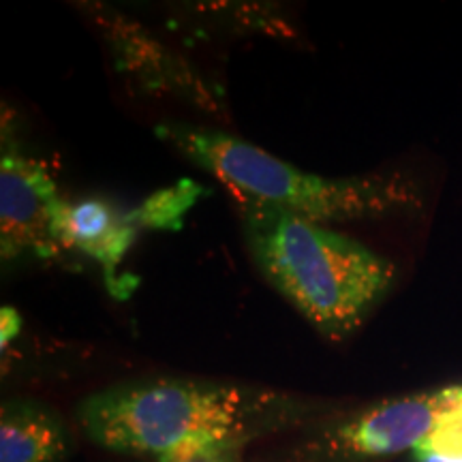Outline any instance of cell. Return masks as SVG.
<instances>
[{"instance_id": "6", "label": "cell", "mask_w": 462, "mask_h": 462, "mask_svg": "<svg viewBox=\"0 0 462 462\" xmlns=\"http://www.w3.org/2000/svg\"><path fill=\"white\" fill-rule=\"evenodd\" d=\"M135 223L129 212H120L109 201L90 198L62 204L60 221H58V240L62 248H78L79 253L101 263L109 291L116 296L131 293L133 282L120 279L118 268L123 263L137 236Z\"/></svg>"}, {"instance_id": "11", "label": "cell", "mask_w": 462, "mask_h": 462, "mask_svg": "<svg viewBox=\"0 0 462 462\" xmlns=\"http://www.w3.org/2000/svg\"><path fill=\"white\" fill-rule=\"evenodd\" d=\"M193 462H238V458H236V452H231V454L218 456V458H204V460H193Z\"/></svg>"}, {"instance_id": "1", "label": "cell", "mask_w": 462, "mask_h": 462, "mask_svg": "<svg viewBox=\"0 0 462 462\" xmlns=\"http://www.w3.org/2000/svg\"><path fill=\"white\" fill-rule=\"evenodd\" d=\"M268 396L198 381L157 379L86 398L79 420L92 441L157 462H193L238 452Z\"/></svg>"}, {"instance_id": "9", "label": "cell", "mask_w": 462, "mask_h": 462, "mask_svg": "<svg viewBox=\"0 0 462 462\" xmlns=\"http://www.w3.org/2000/svg\"><path fill=\"white\" fill-rule=\"evenodd\" d=\"M415 462H462V415L411 449Z\"/></svg>"}, {"instance_id": "10", "label": "cell", "mask_w": 462, "mask_h": 462, "mask_svg": "<svg viewBox=\"0 0 462 462\" xmlns=\"http://www.w3.org/2000/svg\"><path fill=\"white\" fill-rule=\"evenodd\" d=\"M22 330V317L11 306H3L0 310V349H7L14 338Z\"/></svg>"}, {"instance_id": "2", "label": "cell", "mask_w": 462, "mask_h": 462, "mask_svg": "<svg viewBox=\"0 0 462 462\" xmlns=\"http://www.w3.org/2000/svg\"><path fill=\"white\" fill-rule=\"evenodd\" d=\"M238 204L259 270L323 337H349L390 289L392 265L360 242L276 208Z\"/></svg>"}, {"instance_id": "8", "label": "cell", "mask_w": 462, "mask_h": 462, "mask_svg": "<svg viewBox=\"0 0 462 462\" xmlns=\"http://www.w3.org/2000/svg\"><path fill=\"white\" fill-rule=\"evenodd\" d=\"M204 189L198 182L182 178L171 187H165L142 201L140 206L129 210L131 221L137 229H170L182 227V218L193 208Z\"/></svg>"}, {"instance_id": "4", "label": "cell", "mask_w": 462, "mask_h": 462, "mask_svg": "<svg viewBox=\"0 0 462 462\" xmlns=\"http://www.w3.org/2000/svg\"><path fill=\"white\" fill-rule=\"evenodd\" d=\"M62 201L45 167L14 148L0 159V248L3 259L54 257L60 251Z\"/></svg>"}, {"instance_id": "5", "label": "cell", "mask_w": 462, "mask_h": 462, "mask_svg": "<svg viewBox=\"0 0 462 462\" xmlns=\"http://www.w3.org/2000/svg\"><path fill=\"white\" fill-rule=\"evenodd\" d=\"M462 415V385L388 401L346 421L332 439L346 456H392L418 448Z\"/></svg>"}, {"instance_id": "7", "label": "cell", "mask_w": 462, "mask_h": 462, "mask_svg": "<svg viewBox=\"0 0 462 462\" xmlns=\"http://www.w3.org/2000/svg\"><path fill=\"white\" fill-rule=\"evenodd\" d=\"M67 452L62 424L34 402H7L0 413V462H56Z\"/></svg>"}, {"instance_id": "3", "label": "cell", "mask_w": 462, "mask_h": 462, "mask_svg": "<svg viewBox=\"0 0 462 462\" xmlns=\"http://www.w3.org/2000/svg\"><path fill=\"white\" fill-rule=\"evenodd\" d=\"M157 135L227 184L238 201L276 208L315 223L381 217L411 198L398 178L317 176L255 143L206 126L163 123L157 126Z\"/></svg>"}]
</instances>
